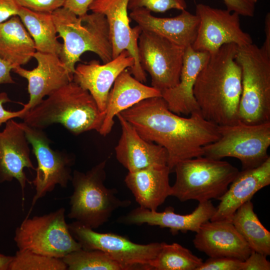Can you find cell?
I'll return each mask as SVG.
<instances>
[{"mask_svg": "<svg viewBox=\"0 0 270 270\" xmlns=\"http://www.w3.org/2000/svg\"><path fill=\"white\" fill-rule=\"evenodd\" d=\"M120 114L142 138L165 148L170 172L179 162L204 156L203 147L220 136L218 126L200 112L181 116L169 110L162 96L144 100Z\"/></svg>", "mask_w": 270, "mask_h": 270, "instance_id": "6da1fadb", "label": "cell"}, {"mask_svg": "<svg viewBox=\"0 0 270 270\" xmlns=\"http://www.w3.org/2000/svg\"><path fill=\"white\" fill-rule=\"evenodd\" d=\"M238 48L235 44H228L210 54L193 88L202 116L218 126L239 120L242 86V68L236 60Z\"/></svg>", "mask_w": 270, "mask_h": 270, "instance_id": "7a4b0ae2", "label": "cell"}, {"mask_svg": "<svg viewBox=\"0 0 270 270\" xmlns=\"http://www.w3.org/2000/svg\"><path fill=\"white\" fill-rule=\"evenodd\" d=\"M104 117L90 94L72 80L26 112L22 119L40 130L60 124L77 135L90 130L98 132Z\"/></svg>", "mask_w": 270, "mask_h": 270, "instance_id": "3957f363", "label": "cell"}, {"mask_svg": "<svg viewBox=\"0 0 270 270\" xmlns=\"http://www.w3.org/2000/svg\"><path fill=\"white\" fill-rule=\"evenodd\" d=\"M52 16L57 33L64 42L59 57L72 77L76 62L86 52H94L104 63L112 59L108 24L104 14L92 12L78 16L62 7Z\"/></svg>", "mask_w": 270, "mask_h": 270, "instance_id": "277c9868", "label": "cell"}, {"mask_svg": "<svg viewBox=\"0 0 270 270\" xmlns=\"http://www.w3.org/2000/svg\"><path fill=\"white\" fill-rule=\"evenodd\" d=\"M106 162L102 161L86 172L74 170L72 173L73 192L68 217L93 230L106 222L114 211L132 203L118 198L116 188L105 186Z\"/></svg>", "mask_w": 270, "mask_h": 270, "instance_id": "5b68a950", "label": "cell"}, {"mask_svg": "<svg viewBox=\"0 0 270 270\" xmlns=\"http://www.w3.org/2000/svg\"><path fill=\"white\" fill-rule=\"evenodd\" d=\"M172 172L176 178L170 196L182 202L195 200L199 202L218 200L240 172L226 161L204 156L179 162Z\"/></svg>", "mask_w": 270, "mask_h": 270, "instance_id": "8992f818", "label": "cell"}, {"mask_svg": "<svg viewBox=\"0 0 270 270\" xmlns=\"http://www.w3.org/2000/svg\"><path fill=\"white\" fill-rule=\"evenodd\" d=\"M242 68L239 120L248 124L270 122V54L253 43L238 47Z\"/></svg>", "mask_w": 270, "mask_h": 270, "instance_id": "52a82bcc", "label": "cell"}, {"mask_svg": "<svg viewBox=\"0 0 270 270\" xmlns=\"http://www.w3.org/2000/svg\"><path fill=\"white\" fill-rule=\"evenodd\" d=\"M218 138L203 147L204 156L217 160L238 158L242 170L256 168L269 157L270 122L248 124L238 120L218 126Z\"/></svg>", "mask_w": 270, "mask_h": 270, "instance_id": "ba28073f", "label": "cell"}, {"mask_svg": "<svg viewBox=\"0 0 270 270\" xmlns=\"http://www.w3.org/2000/svg\"><path fill=\"white\" fill-rule=\"evenodd\" d=\"M65 211L62 207L42 216H26L15 230L18 249L59 258L80 249L69 230Z\"/></svg>", "mask_w": 270, "mask_h": 270, "instance_id": "9c48e42d", "label": "cell"}, {"mask_svg": "<svg viewBox=\"0 0 270 270\" xmlns=\"http://www.w3.org/2000/svg\"><path fill=\"white\" fill-rule=\"evenodd\" d=\"M73 238L85 250H98L116 262L122 270H152L151 263L160 252L162 242L134 243L127 237L100 233L74 221L68 224Z\"/></svg>", "mask_w": 270, "mask_h": 270, "instance_id": "30bf717a", "label": "cell"}, {"mask_svg": "<svg viewBox=\"0 0 270 270\" xmlns=\"http://www.w3.org/2000/svg\"><path fill=\"white\" fill-rule=\"evenodd\" d=\"M27 140L32 146L36 161V176L32 181L36 192L27 216H29L38 200L52 192L56 185L66 188L72 178V166L74 156L66 152L53 150L50 141L42 130L20 122Z\"/></svg>", "mask_w": 270, "mask_h": 270, "instance_id": "8fae6325", "label": "cell"}, {"mask_svg": "<svg viewBox=\"0 0 270 270\" xmlns=\"http://www.w3.org/2000/svg\"><path fill=\"white\" fill-rule=\"evenodd\" d=\"M138 48L140 66L150 74L152 86L162 92L179 83L186 48L147 30L140 33Z\"/></svg>", "mask_w": 270, "mask_h": 270, "instance_id": "7c38bea8", "label": "cell"}, {"mask_svg": "<svg viewBox=\"0 0 270 270\" xmlns=\"http://www.w3.org/2000/svg\"><path fill=\"white\" fill-rule=\"evenodd\" d=\"M195 14L199 18V25L192 45L194 50L212 54L225 44L233 43L242 47L252 44L250 36L241 28L236 12L199 4Z\"/></svg>", "mask_w": 270, "mask_h": 270, "instance_id": "4fadbf2b", "label": "cell"}, {"mask_svg": "<svg viewBox=\"0 0 270 270\" xmlns=\"http://www.w3.org/2000/svg\"><path fill=\"white\" fill-rule=\"evenodd\" d=\"M129 0H94L89 7L92 12L104 14L108 21L112 42V58L127 50L134 59L129 71L138 80L146 81L138 55V39L142 32L138 25L132 28L128 15Z\"/></svg>", "mask_w": 270, "mask_h": 270, "instance_id": "5bb4252c", "label": "cell"}, {"mask_svg": "<svg viewBox=\"0 0 270 270\" xmlns=\"http://www.w3.org/2000/svg\"><path fill=\"white\" fill-rule=\"evenodd\" d=\"M0 132V183L16 180L24 200V190L32 182L27 178L25 168L36 170L30 157L29 142L20 123L13 119L6 123Z\"/></svg>", "mask_w": 270, "mask_h": 270, "instance_id": "9a60e30c", "label": "cell"}, {"mask_svg": "<svg viewBox=\"0 0 270 270\" xmlns=\"http://www.w3.org/2000/svg\"><path fill=\"white\" fill-rule=\"evenodd\" d=\"M33 58L36 60L37 66L32 70H26L22 66L12 70L28 80L30 98L28 103L22 104L27 112L38 104L45 96L72 80V76L58 56L36 51Z\"/></svg>", "mask_w": 270, "mask_h": 270, "instance_id": "2e32d148", "label": "cell"}, {"mask_svg": "<svg viewBox=\"0 0 270 270\" xmlns=\"http://www.w3.org/2000/svg\"><path fill=\"white\" fill-rule=\"evenodd\" d=\"M134 64V58L124 50L102 64L97 60L78 64L73 73L72 81L88 90L100 111L105 113L108 94L115 80L122 72Z\"/></svg>", "mask_w": 270, "mask_h": 270, "instance_id": "e0dca14e", "label": "cell"}, {"mask_svg": "<svg viewBox=\"0 0 270 270\" xmlns=\"http://www.w3.org/2000/svg\"><path fill=\"white\" fill-rule=\"evenodd\" d=\"M216 211V208L211 200L199 202L196 209L187 214H176L171 207L166 208L164 212H158L139 206L118 220L126 224H147L168 228L172 234H176L179 232H198L204 223L210 220Z\"/></svg>", "mask_w": 270, "mask_h": 270, "instance_id": "ac0fdd59", "label": "cell"}, {"mask_svg": "<svg viewBox=\"0 0 270 270\" xmlns=\"http://www.w3.org/2000/svg\"><path fill=\"white\" fill-rule=\"evenodd\" d=\"M196 248L210 258L228 257L244 261L252 250L228 220H208L204 223L192 240Z\"/></svg>", "mask_w": 270, "mask_h": 270, "instance_id": "d6986e66", "label": "cell"}, {"mask_svg": "<svg viewBox=\"0 0 270 270\" xmlns=\"http://www.w3.org/2000/svg\"><path fill=\"white\" fill-rule=\"evenodd\" d=\"M116 117L120 124L122 134L115 147L116 156L128 172L167 165L168 154L164 148L142 138L120 114Z\"/></svg>", "mask_w": 270, "mask_h": 270, "instance_id": "ffe728a7", "label": "cell"}, {"mask_svg": "<svg viewBox=\"0 0 270 270\" xmlns=\"http://www.w3.org/2000/svg\"><path fill=\"white\" fill-rule=\"evenodd\" d=\"M270 184V157L256 168L244 170L230 184L210 220L230 221L238 208Z\"/></svg>", "mask_w": 270, "mask_h": 270, "instance_id": "44dd1931", "label": "cell"}, {"mask_svg": "<svg viewBox=\"0 0 270 270\" xmlns=\"http://www.w3.org/2000/svg\"><path fill=\"white\" fill-rule=\"evenodd\" d=\"M210 56V53L196 50L192 46L185 48L179 83L161 92L162 97L172 112L178 115H188L200 112L193 94V88Z\"/></svg>", "mask_w": 270, "mask_h": 270, "instance_id": "7402d4cb", "label": "cell"}, {"mask_svg": "<svg viewBox=\"0 0 270 270\" xmlns=\"http://www.w3.org/2000/svg\"><path fill=\"white\" fill-rule=\"evenodd\" d=\"M129 16L142 30L152 32L184 48L194 42L199 25L198 16L186 10L174 17L159 18L142 8L131 11Z\"/></svg>", "mask_w": 270, "mask_h": 270, "instance_id": "603a6c76", "label": "cell"}, {"mask_svg": "<svg viewBox=\"0 0 270 270\" xmlns=\"http://www.w3.org/2000/svg\"><path fill=\"white\" fill-rule=\"evenodd\" d=\"M156 96H162L160 91L144 84L126 69L116 78L108 93L105 117L98 133L103 136L108 134L117 114L144 100Z\"/></svg>", "mask_w": 270, "mask_h": 270, "instance_id": "cb8c5ba5", "label": "cell"}, {"mask_svg": "<svg viewBox=\"0 0 270 270\" xmlns=\"http://www.w3.org/2000/svg\"><path fill=\"white\" fill-rule=\"evenodd\" d=\"M170 170L167 165H158L128 172L124 182L140 207L156 211L170 196Z\"/></svg>", "mask_w": 270, "mask_h": 270, "instance_id": "d4e9b609", "label": "cell"}, {"mask_svg": "<svg viewBox=\"0 0 270 270\" xmlns=\"http://www.w3.org/2000/svg\"><path fill=\"white\" fill-rule=\"evenodd\" d=\"M36 51L32 38L18 16L0 24V57L13 68L27 64Z\"/></svg>", "mask_w": 270, "mask_h": 270, "instance_id": "484cf974", "label": "cell"}, {"mask_svg": "<svg viewBox=\"0 0 270 270\" xmlns=\"http://www.w3.org/2000/svg\"><path fill=\"white\" fill-rule=\"evenodd\" d=\"M18 16L32 38L36 51L60 56L62 44L58 40L52 14L35 12L20 6Z\"/></svg>", "mask_w": 270, "mask_h": 270, "instance_id": "4316f807", "label": "cell"}, {"mask_svg": "<svg viewBox=\"0 0 270 270\" xmlns=\"http://www.w3.org/2000/svg\"><path fill=\"white\" fill-rule=\"evenodd\" d=\"M231 222L252 250L270 255V232L259 220L250 200L238 208Z\"/></svg>", "mask_w": 270, "mask_h": 270, "instance_id": "83f0119b", "label": "cell"}, {"mask_svg": "<svg viewBox=\"0 0 270 270\" xmlns=\"http://www.w3.org/2000/svg\"><path fill=\"white\" fill-rule=\"evenodd\" d=\"M202 262L201 258L178 243L162 242L150 266L154 270H196Z\"/></svg>", "mask_w": 270, "mask_h": 270, "instance_id": "f1b7e54d", "label": "cell"}, {"mask_svg": "<svg viewBox=\"0 0 270 270\" xmlns=\"http://www.w3.org/2000/svg\"><path fill=\"white\" fill-rule=\"evenodd\" d=\"M67 270H122L120 266L104 252L82 248L74 251L62 258Z\"/></svg>", "mask_w": 270, "mask_h": 270, "instance_id": "f546056e", "label": "cell"}, {"mask_svg": "<svg viewBox=\"0 0 270 270\" xmlns=\"http://www.w3.org/2000/svg\"><path fill=\"white\" fill-rule=\"evenodd\" d=\"M8 270H67V266L62 258L18 250Z\"/></svg>", "mask_w": 270, "mask_h": 270, "instance_id": "4dcf8cb0", "label": "cell"}, {"mask_svg": "<svg viewBox=\"0 0 270 270\" xmlns=\"http://www.w3.org/2000/svg\"><path fill=\"white\" fill-rule=\"evenodd\" d=\"M142 8L150 12H164L172 9L186 10L187 4L186 0H129L128 10Z\"/></svg>", "mask_w": 270, "mask_h": 270, "instance_id": "1f68e13d", "label": "cell"}, {"mask_svg": "<svg viewBox=\"0 0 270 270\" xmlns=\"http://www.w3.org/2000/svg\"><path fill=\"white\" fill-rule=\"evenodd\" d=\"M242 262L228 257L210 258L196 270H241Z\"/></svg>", "mask_w": 270, "mask_h": 270, "instance_id": "d6a6232c", "label": "cell"}, {"mask_svg": "<svg viewBox=\"0 0 270 270\" xmlns=\"http://www.w3.org/2000/svg\"><path fill=\"white\" fill-rule=\"evenodd\" d=\"M65 0H16L19 6L30 10L52 14L63 7Z\"/></svg>", "mask_w": 270, "mask_h": 270, "instance_id": "836d02e7", "label": "cell"}, {"mask_svg": "<svg viewBox=\"0 0 270 270\" xmlns=\"http://www.w3.org/2000/svg\"><path fill=\"white\" fill-rule=\"evenodd\" d=\"M270 262L266 256L252 250L246 260L242 262L241 270H270Z\"/></svg>", "mask_w": 270, "mask_h": 270, "instance_id": "e575fe53", "label": "cell"}, {"mask_svg": "<svg viewBox=\"0 0 270 270\" xmlns=\"http://www.w3.org/2000/svg\"><path fill=\"white\" fill-rule=\"evenodd\" d=\"M226 10L235 12L240 16H253L254 12V3L248 0H222Z\"/></svg>", "mask_w": 270, "mask_h": 270, "instance_id": "d590c367", "label": "cell"}, {"mask_svg": "<svg viewBox=\"0 0 270 270\" xmlns=\"http://www.w3.org/2000/svg\"><path fill=\"white\" fill-rule=\"evenodd\" d=\"M11 100L6 93L3 92L0 94V126L11 119L16 118H22L27 112L26 108H23L18 111L6 110L4 108V104Z\"/></svg>", "mask_w": 270, "mask_h": 270, "instance_id": "8d00e7d4", "label": "cell"}, {"mask_svg": "<svg viewBox=\"0 0 270 270\" xmlns=\"http://www.w3.org/2000/svg\"><path fill=\"white\" fill-rule=\"evenodd\" d=\"M20 7L16 0H0V24L18 16Z\"/></svg>", "mask_w": 270, "mask_h": 270, "instance_id": "74e56055", "label": "cell"}, {"mask_svg": "<svg viewBox=\"0 0 270 270\" xmlns=\"http://www.w3.org/2000/svg\"><path fill=\"white\" fill-rule=\"evenodd\" d=\"M94 0H65L63 7L76 15L82 16L88 13L89 7Z\"/></svg>", "mask_w": 270, "mask_h": 270, "instance_id": "f35d334b", "label": "cell"}, {"mask_svg": "<svg viewBox=\"0 0 270 270\" xmlns=\"http://www.w3.org/2000/svg\"><path fill=\"white\" fill-rule=\"evenodd\" d=\"M13 66L0 57V84H14L10 72Z\"/></svg>", "mask_w": 270, "mask_h": 270, "instance_id": "ab89813d", "label": "cell"}, {"mask_svg": "<svg viewBox=\"0 0 270 270\" xmlns=\"http://www.w3.org/2000/svg\"><path fill=\"white\" fill-rule=\"evenodd\" d=\"M264 32L266 39L261 48L270 54V14L268 13L264 19Z\"/></svg>", "mask_w": 270, "mask_h": 270, "instance_id": "60d3db41", "label": "cell"}, {"mask_svg": "<svg viewBox=\"0 0 270 270\" xmlns=\"http://www.w3.org/2000/svg\"><path fill=\"white\" fill-rule=\"evenodd\" d=\"M13 256L0 254V270H8Z\"/></svg>", "mask_w": 270, "mask_h": 270, "instance_id": "b9f144b4", "label": "cell"}, {"mask_svg": "<svg viewBox=\"0 0 270 270\" xmlns=\"http://www.w3.org/2000/svg\"><path fill=\"white\" fill-rule=\"evenodd\" d=\"M248 0L250 1L255 4L256 2H258V0Z\"/></svg>", "mask_w": 270, "mask_h": 270, "instance_id": "7bdbcfd3", "label": "cell"}]
</instances>
